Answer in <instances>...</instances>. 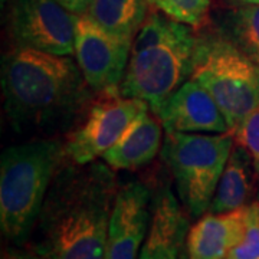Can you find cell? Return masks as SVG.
<instances>
[{
  "instance_id": "obj_3",
  "label": "cell",
  "mask_w": 259,
  "mask_h": 259,
  "mask_svg": "<svg viewBox=\"0 0 259 259\" xmlns=\"http://www.w3.org/2000/svg\"><path fill=\"white\" fill-rule=\"evenodd\" d=\"M196 44L189 25L151 12L133 40L121 95L146 101L156 114L189 81Z\"/></svg>"
},
{
  "instance_id": "obj_10",
  "label": "cell",
  "mask_w": 259,
  "mask_h": 259,
  "mask_svg": "<svg viewBox=\"0 0 259 259\" xmlns=\"http://www.w3.org/2000/svg\"><path fill=\"white\" fill-rule=\"evenodd\" d=\"M151 193L141 182L118 187L112 207L105 259H139V250L150 228Z\"/></svg>"
},
{
  "instance_id": "obj_1",
  "label": "cell",
  "mask_w": 259,
  "mask_h": 259,
  "mask_svg": "<svg viewBox=\"0 0 259 259\" xmlns=\"http://www.w3.org/2000/svg\"><path fill=\"white\" fill-rule=\"evenodd\" d=\"M117 192L107 163L59 167L37 218L35 250L47 259H105Z\"/></svg>"
},
{
  "instance_id": "obj_12",
  "label": "cell",
  "mask_w": 259,
  "mask_h": 259,
  "mask_svg": "<svg viewBox=\"0 0 259 259\" xmlns=\"http://www.w3.org/2000/svg\"><path fill=\"white\" fill-rule=\"evenodd\" d=\"M248 206L231 212L209 213L187 233V259H225L245 236Z\"/></svg>"
},
{
  "instance_id": "obj_23",
  "label": "cell",
  "mask_w": 259,
  "mask_h": 259,
  "mask_svg": "<svg viewBox=\"0 0 259 259\" xmlns=\"http://www.w3.org/2000/svg\"><path fill=\"white\" fill-rule=\"evenodd\" d=\"M239 5H259V0H231Z\"/></svg>"
},
{
  "instance_id": "obj_18",
  "label": "cell",
  "mask_w": 259,
  "mask_h": 259,
  "mask_svg": "<svg viewBox=\"0 0 259 259\" xmlns=\"http://www.w3.org/2000/svg\"><path fill=\"white\" fill-rule=\"evenodd\" d=\"M160 12L177 22L197 26L203 22L210 6V0H148Z\"/></svg>"
},
{
  "instance_id": "obj_4",
  "label": "cell",
  "mask_w": 259,
  "mask_h": 259,
  "mask_svg": "<svg viewBox=\"0 0 259 259\" xmlns=\"http://www.w3.org/2000/svg\"><path fill=\"white\" fill-rule=\"evenodd\" d=\"M65 156V147L55 140L28 141L2 153L0 228L8 241H28Z\"/></svg>"
},
{
  "instance_id": "obj_2",
  "label": "cell",
  "mask_w": 259,
  "mask_h": 259,
  "mask_svg": "<svg viewBox=\"0 0 259 259\" xmlns=\"http://www.w3.org/2000/svg\"><path fill=\"white\" fill-rule=\"evenodd\" d=\"M5 110L18 133L68 125L87 97V81L69 55L16 47L2 58Z\"/></svg>"
},
{
  "instance_id": "obj_13",
  "label": "cell",
  "mask_w": 259,
  "mask_h": 259,
  "mask_svg": "<svg viewBox=\"0 0 259 259\" xmlns=\"http://www.w3.org/2000/svg\"><path fill=\"white\" fill-rule=\"evenodd\" d=\"M189 223L168 186L154 199L153 216L139 259H180Z\"/></svg>"
},
{
  "instance_id": "obj_20",
  "label": "cell",
  "mask_w": 259,
  "mask_h": 259,
  "mask_svg": "<svg viewBox=\"0 0 259 259\" xmlns=\"http://www.w3.org/2000/svg\"><path fill=\"white\" fill-rule=\"evenodd\" d=\"M225 259H259V202L248 206L243 241L235 246Z\"/></svg>"
},
{
  "instance_id": "obj_6",
  "label": "cell",
  "mask_w": 259,
  "mask_h": 259,
  "mask_svg": "<svg viewBox=\"0 0 259 259\" xmlns=\"http://www.w3.org/2000/svg\"><path fill=\"white\" fill-rule=\"evenodd\" d=\"M235 133H166L163 154L179 197L192 216L209 210L225 166L233 150Z\"/></svg>"
},
{
  "instance_id": "obj_21",
  "label": "cell",
  "mask_w": 259,
  "mask_h": 259,
  "mask_svg": "<svg viewBox=\"0 0 259 259\" xmlns=\"http://www.w3.org/2000/svg\"><path fill=\"white\" fill-rule=\"evenodd\" d=\"M65 9H68L74 15H87L90 8L93 6L94 0H58Z\"/></svg>"
},
{
  "instance_id": "obj_14",
  "label": "cell",
  "mask_w": 259,
  "mask_h": 259,
  "mask_svg": "<svg viewBox=\"0 0 259 259\" xmlns=\"http://www.w3.org/2000/svg\"><path fill=\"white\" fill-rule=\"evenodd\" d=\"M161 121L150 114V110L131 124L120 141L104 153L102 161L112 170H137L146 166L161 146Z\"/></svg>"
},
{
  "instance_id": "obj_16",
  "label": "cell",
  "mask_w": 259,
  "mask_h": 259,
  "mask_svg": "<svg viewBox=\"0 0 259 259\" xmlns=\"http://www.w3.org/2000/svg\"><path fill=\"white\" fill-rule=\"evenodd\" d=\"M148 0H94L88 16L115 36L134 40L147 18Z\"/></svg>"
},
{
  "instance_id": "obj_8",
  "label": "cell",
  "mask_w": 259,
  "mask_h": 259,
  "mask_svg": "<svg viewBox=\"0 0 259 259\" xmlns=\"http://www.w3.org/2000/svg\"><path fill=\"white\" fill-rule=\"evenodd\" d=\"M76 19L58 0H13L10 30L16 47L72 55Z\"/></svg>"
},
{
  "instance_id": "obj_11",
  "label": "cell",
  "mask_w": 259,
  "mask_h": 259,
  "mask_svg": "<svg viewBox=\"0 0 259 259\" xmlns=\"http://www.w3.org/2000/svg\"><path fill=\"white\" fill-rule=\"evenodd\" d=\"M154 115L160 118L166 133L221 134L231 130L212 95L192 78Z\"/></svg>"
},
{
  "instance_id": "obj_5",
  "label": "cell",
  "mask_w": 259,
  "mask_h": 259,
  "mask_svg": "<svg viewBox=\"0 0 259 259\" xmlns=\"http://www.w3.org/2000/svg\"><path fill=\"white\" fill-rule=\"evenodd\" d=\"M190 78L212 95L231 130L259 107V65L223 33L197 39Z\"/></svg>"
},
{
  "instance_id": "obj_19",
  "label": "cell",
  "mask_w": 259,
  "mask_h": 259,
  "mask_svg": "<svg viewBox=\"0 0 259 259\" xmlns=\"http://www.w3.org/2000/svg\"><path fill=\"white\" fill-rule=\"evenodd\" d=\"M233 133L236 144L245 148L250 156L255 176H259V107L249 112L233 128Z\"/></svg>"
},
{
  "instance_id": "obj_9",
  "label": "cell",
  "mask_w": 259,
  "mask_h": 259,
  "mask_svg": "<svg viewBox=\"0 0 259 259\" xmlns=\"http://www.w3.org/2000/svg\"><path fill=\"white\" fill-rule=\"evenodd\" d=\"M131 40L112 35L88 15H79L75 30V59L90 88L120 93L128 65Z\"/></svg>"
},
{
  "instance_id": "obj_15",
  "label": "cell",
  "mask_w": 259,
  "mask_h": 259,
  "mask_svg": "<svg viewBox=\"0 0 259 259\" xmlns=\"http://www.w3.org/2000/svg\"><path fill=\"white\" fill-rule=\"evenodd\" d=\"M249 167L253 168L248 151L236 144L216 187L210 213L231 212L245 206L250 190Z\"/></svg>"
},
{
  "instance_id": "obj_17",
  "label": "cell",
  "mask_w": 259,
  "mask_h": 259,
  "mask_svg": "<svg viewBox=\"0 0 259 259\" xmlns=\"http://www.w3.org/2000/svg\"><path fill=\"white\" fill-rule=\"evenodd\" d=\"M223 35L259 65V5H242L223 15Z\"/></svg>"
},
{
  "instance_id": "obj_7",
  "label": "cell",
  "mask_w": 259,
  "mask_h": 259,
  "mask_svg": "<svg viewBox=\"0 0 259 259\" xmlns=\"http://www.w3.org/2000/svg\"><path fill=\"white\" fill-rule=\"evenodd\" d=\"M148 110L150 105L143 100L111 93L94 105L85 122L69 136L65 144L66 157L76 164H87L102 157Z\"/></svg>"
},
{
  "instance_id": "obj_22",
  "label": "cell",
  "mask_w": 259,
  "mask_h": 259,
  "mask_svg": "<svg viewBox=\"0 0 259 259\" xmlns=\"http://www.w3.org/2000/svg\"><path fill=\"white\" fill-rule=\"evenodd\" d=\"M3 259H47L45 256H42L40 253H37L36 250L29 252V250L23 249H8L3 255Z\"/></svg>"
}]
</instances>
